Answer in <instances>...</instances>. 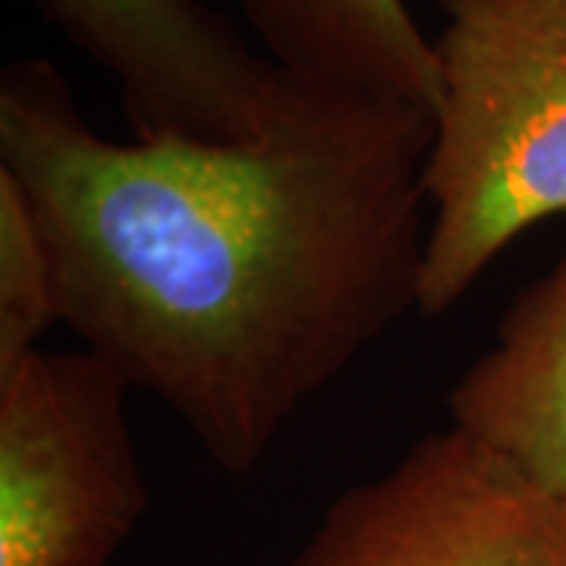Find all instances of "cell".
<instances>
[{"mask_svg":"<svg viewBox=\"0 0 566 566\" xmlns=\"http://www.w3.org/2000/svg\"><path fill=\"white\" fill-rule=\"evenodd\" d=\"M281 566H566V504L460 428L428 431Z\"/></svg>","mask_w":566,"mask_h":566,"instance_id":"277c9868","label":"cell"},{"mask_svg":"<svg viewBox=\"0 0 566 566\" xmlns=\"http://www.w3.org/2000/svg\"><path fill=\"white\" fill-rule=\"evenodd\" d=\"M419 315L450 312L516 237L566 214V0H444Z\"/></svg>","mask_w":566,"mask_h":566,"instance_id":"7a4b0ae2","label":"cell"},{"mask_svg":"<svg viewBox=\"0 0 566 566\" xmlns=\"http://www.w3.org/2000/svg\"><path fill=\"white\" fill-rule=\"evenodd\" d=\"M431 142L422 104L293 73L243 142H111L54 63L0 80V170L32 205L61 322L227 475L419 312Z\"/></svg>","mask_w":566,"mask_h":566,"instance_id":"6da1fadb","label":"cell"},{"mask_svg":"<svg viewBox=\"0 0 566 566\" xmlns=\"http://www.w3.org/2000/svg\"><path fill=\"white\" fill-rule=\"evenodd\" d=\"M133 387L92 349H35L0 378V566H107L148 510Z\"/></svg>","mask_w":566,"mask_h":566,"instance_id":"3957f363","label":"cell"},{"mask_svg":"<svg viewBox=\"0 0 566 566\" xmlns=\"http://www.w3.org/2000/svg\"><path fill=\"white\" fill-rule=\"evenodd\" d=\"M54 322L61 312L51 252L29 199L0 170V378L39 349Z\"/></svg>","mask_w":566,"mask_h":566,"instance_id":"ba28073f","label":"cell"},{"mask_svg":"<svg viewBox=\"0 0 566 566\" xmlns=\"http://www.w3.org/2000/svg\"><path fill=\"white\" fill-rule=\"evenodd\" d=\"M249 32L283 73L441 104V66L406 0H240Z\"/></svg>","mask_w":566,"mask_h":566,"instance_id":"52a82bcc","label":"cell"},{"mask_svg":"<svg viewBox=\"0 0 566 566\" xmlns=\"http://www.w3.org/2000/svg\"><path fill=\"white\" fill-rule=\"evenodd\" d=\"M450 419L566 504V245L510 305L497 344L450 390Z\"/></svg>","mask_w":566,"mask_h":566,"instance_id":"8992f818","label":"cell"},{"mask_svg":"<svg viewBox=\"0 0 566 566\" xmlns=\"http://www.w3.org/2000/svg\"><path fill=\"white\" fill-rule=\"evenodd\" d=\"M35 7L120 85L136 139H252L281 98V66L205 0H35Z\"/></svg>","mask_w":566,"mask_h":566,"instance_id":"5b68a950","label":"cell"}]
</instances>
